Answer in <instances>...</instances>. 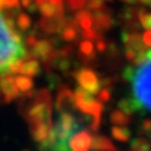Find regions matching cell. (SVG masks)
Listing matches in <instances>:
<instances>
[{
	"label": "cell",
	"mask_w": 151,
	"mask_h": 151,
	"mask_svg": "<svg viewBox=\"0 0 151 151\" xmlns=\"http://www.w3.org/2000/svg\"><path fill=\"white\" fill-rule=\"evenodd\" d=\"M24 55L25 48L14 23L0 13V77L10 73V68Z\"/></svg>",
	"instance_id": "obj_1"
},
{
	"label": "cell",
	"mask_w": 151,
	"mask_h": 151,
	"mask_svg": "<svg viewBox=\"0 0 151 151\" xmlns=\"http://www.w3.org/2000/svg\"><path fill=\"white\" fill-rule=\"evenodd\" d=\"M73 77L76 81L78 82L79 88H82L83 91H86L87 93L91 94V96L98 93V91L101 89L102 83L100 79H98L97 74L94 73L92 69L81 68V69L73 72Z\"/></svg>",
	"instance_id": "obj_2"
},
{
	"label": "cell",
	"mask_w": 151,
	"mask_h": 151,
	"mask_svg": "<svg viewBox=\"0 0 151 151\" xmlns=\"http://www.w3.org/2000/svg\"><path fill=\"white\" fill-rule=\"evenodd\" d=\"M142 10L144 8H140V6H127L124 9L121 18L124 20L125 27L127 28L126 32H136L140 28L139 17Z\"/></svg>",
	"instance_id": "obj_3"
},
{
	"label": "cell",
	"mask_w": 151,
	"mask_h": 151,
	"mask_svg": "<svg viewBox=\"0 0 151 151\" xmlns=\"http://www.w3.org/2000/svg\"><path fill=\"white\" fill-rule=\"evenodd\" d=\"M67 18L64 15H54L52 18H42L40 19V29L47 34H55L60 33L65 28Z\"/></svg>",
	"instance_id": "obj_4"
},
{
	"label": "cell",
	"mask_w": 151,
	"mask_h": 151,
	"mask_svg": "<svg viewBox=\"0 0 151 151\" xmlns=\"http://www.w3.org/2000/svg\"><path fill=\"white\" fill-rule=\"evenodd\" d=\"M93 24L94 29L98 33L100 32H106L113 25V19L107 12H100L96 13V15L93 17Z\"/></svg>",
	"instance_id": "obj_5"
},
{
	"label": "cell",
	"mask_w": 151,
	"mask_h": 151,
	"mask_svg": "<svg viewBox=\"0 0 151 151\" xmlns=\"http://www.w3.org/2000/svg\"><path fill=\"white\" fill-rule=\"evenodd\" d=\"M54 49L52 42H49L48 39H42V40H38L37 44L33 47V50H32V55L34 58H40L43 59L45 55H48L52 50Z\"/></svg>",
	"instance_id": "obj_6"
},
{
	"label": "cell",
	"mask_w": 151,
	"mask_h": 151,
	"mask_svg": "<svg viewBox=\"0 0 151 151\" xmlns=\"http://www.w3.org/2000/svg\"><path fill=\"white\" fill-rule=\"evenodd\" d=\"M76 20L78 22L79 27H82L84 30L92 29L93 27V15L89 10H79L76 14Z\"/></svg>",
	"instance_id": "obj_7"
},
{
	"label": "cell",
	"mask_w": 151,
	"mask_h": 151,
	"mask_svg": "<svg viewBox=\"0 0 151 151\" xmlns=\"http://www.w3.org/2000/svg\"><path fill=\"white\" fill-rule=\"evenodd\" d=\"M39 70H40V65L34 58L27 60L25 63H23L22 73L25 74V77H33V76L39 74Z\"/></svg>",
	"instance_id": "obj_8"
},
{
	"label": "cell",
	"mask_w": 151,
	"mask_h": 151,
	"mask_svg": "<svg viewBox=\"0 0 151 151\" xmlns=\"http://www.w3.org/2000/svg\"><path fill=\"white\" fill-rule=\"evenodd\" d=\"M14 82H15V86L18 87V89H20L22 92H29V89H32L33 87V81L29 77H25V76L17 77Z\"/></svg>",
	"instance_id": "obj_9"
},
{
	"label": "cell",
	"mask_w": 151,
	"mask_h": 151,
	"mask_svg": "<svg viewBox=\"0 0 151 151\" xmlns=\"http://www.w3.org/2000/svg\"><path fill=\"white\" fill-rule=\"evenodd\" d=\"M39 10L42 13V15H43V18H52L55 15L57 6L53 5V4H50L49 1H45L39 5Z\"/></svg>",
	"instance_id": "obj_10"
},
{
	"label": "cell",
	"mask_w": 151,
	"mask_h": 151,
	"mask_svg": "<svg viewBox=\"0 0 151 151\" xmlns=\"http://www.w3.org/2000/svg\"><path fill=\"white\" fill-rule=\"evenodd\" d=\"M87 4L89 12H94V13L106 12V5L102 0H88Z\"/></svg>",
	"instance_id": "obj_11"
},
{
	"label": "cell",
	"mask_w": 151,
	"mask_h": 151,
	"mask_svg": "<svg viewBox=\"0 0 151 151\" xmlns=\"http://www.w3.org/2000/svg\"><path fill=\"white\" fill-rule=\"evenodd\" d=\"M60 34V39L64 40V42H72V40H76L77 38V30L72 29L69 27H65L64 29L59 33Z\"/></svg>",
	"instance_id": "obj_12"
},
{
	"label": "cell",
	"mask_w": 151,
	"mask_h": 151,
	"mask_svg": "<svg viewBox=\"0 0 151 151\" xmlns=\"http://www.w3.org/2000/svg\"><path fill=\"white\" fill-rule=\"evenodd\" d=\"M139 20H140V24L142 25L146 30H151V13H147L144 9L139 17Z\"/></svg>",
	"instance_id": "obj_13"
},
{
	"label": "cell",
	"mask_w": 151,
	"mask_h": 151,
	"mask_svg": "<svg viewBox=\"0 0 151 151\" xmlns=\"http://www.w3.org/2000/svg\"><path fill=\"white\" fill-rule=\"evenodd\" d=\"M82 37H83V39L84 40H87V42H92V40H100L101 38H103L100 33H98L96 29H88V30H84L83 32V34H82Z\"/></svg>",
	"instance_id": "obj_14"
},
{
	"label": "cell",
	"mask_w": 151,
	"mask_h": 151,
	"mask_svg": "<svg viewBox=\"0 0 151 151\" xmlns=\"http://www.w3.org/2000/svg\"><path fill=\"white\" fill-rule=\"evenodd\" d=\"M87 1L88 0H67V4L72 12H79L86 6Z\"/></svg>",
	"instance_id": "obj_15"
},
{
	"label": "cell",
	"mask_w": 151,
	"mask_h": 151,
	"mask_svg": "<svg viewBox=\"0 0 151 151\" xmlns=\"http://www.w3.org/2000/svg\"><path fill=\"white\" fill-rule=\"evenodd\" d=\"M18 25L22 30H28L32 25V20L27 15V14H20L18 17Z\"/></svg>",
	"instance_id": "obj_16"
},
{
	"label": "cell",
	"mask_w": 151,
	"mask_h": 151,
	"mask_svg": "<svg viewBox=\"0 0 151 151\" xmlns=\"http://www.w3.org/2000/svg\"><path fill=\"white\" fill-rule=\"evenodd\" d=\"M98 102L100 103H106V102H108L111 100V97H112V93H111V91L108 88H101L100 91H98Z\"/></svg>",
	"instance_id": "obj_17"
},
{
	"label": "cell",
	"mask_w": 151,
	"mask_h": 151,
	"mask_svg": "<svg viewBox=\"0 0 151 151\" xmlns=\"http://www.w3.org/2000/svg\"><path fill=\"white\" fill-rule=\"evenodd\" d=\"M73 52H74V48H73L72 45H63L62 48L58 50V55L60 57V58L68 59L69 57L73 54Z\"/></svg>",
	"instance_id": "obj_18"
},
{
	"label": "cell",
	"mask_w": 151,
	"mask_h": 151,
	"mask_svg": "<svg viewBox=\"0 0 151 151\" xmlns=\"http://www.w3.org/2000/svg\"><path fill=\"white\" fill-rule=\"evenodd\" d=\"M142 43L146 48L151 49V30H145L142 35Z\"/></svg>",
	"instance_id": "obj_19"
},
{
	"label": "cell",
	"mask_w": 151,
	"mask_h": 151,
	"mask_svg": "<svg viewBox=\"0 0 151 151\" xmlns=\"http://www.w3.org/2000/svg\"><path fill=\"white\" fill-rule=\"evenodd\" d=\"M18 5H19V0H1V3H0V8H4V6L13 8Z\"/></svg>",
	"instance_id": "obj_20"
},
{
	"label": "cell",
	"mask_w": 151,
	"mask_h": 151,
	"mask_svg": "<svg viewBox=\"0 0 151 151\" xmlns=\"http://www.w3.org/2000/svg\"><path fill=\"white\" fill-rule=\"evenodd\" d=\"M96 48H97L98 52H101V53H103V52H106V50H107V43H106L105 38H101L100 40H97Z\"/></svg>",
	"instance_id": "obj_21"
},
{
	"label": "cell",
	"mask_w": 151,
	"mask_h": 151,
	"mask_svg": "<svg viewBox=\"0 0 151 151\" xmlns=\"http://www.w3.org/2000/svg\"><path fill=\"white\" fill-rule=\"evenodd\" d=\"M37 39H35V37H33V35H30V37H28L27 38V43H28V45H30V47H34L35 44H37Z\"/></svg>",
	"instance_id": "obj_22"
},
{
	"label": "cell",
	"mask_w": 151,
	"mask_h": 151,
	"mask_svg": "<svg viewBox=\"0 0 151 151\" xmlns=\"http://www.w3.org/2000/svg\"><path fill=\"white\" fill-rule=\"evenodd\" d=\"M23 1V5H24L25 8H28V9H34V6H33V0H22Z\"/></svg>",
	"instance_id": "obj_23"
},
{
	"label": "cell",
	"mask_w": 151,
	"mask_h": 151,
	"mask_svg": "<svg viewBox=\"0 0 151 151\" xmlns=\"http://www.w3.org/2000/svg\"><path fill=\"white\" fill-rule=\"evenodd\" d=\"M63 1L64 0H49L50 4H53V5H63Z\"/></svg>",
	"instance_id": "obj_24"
},
{
	"label": "cell",
	"mask_w": 151,
	"mask_h": 151,
	"mask_svg": "<svg viewBox=\"0 0 151 151\" xmlns=\"http://www.w3.org/2000/svg\"><path fill=\"white\" fill-rule=\"evenodd\" d=\"M139 1L141 4H144V5H146V6H150L151 8V0H139Z\"/></svg>",
	"instance_id": "obj_25"
},
{
	"label": "cell",
	"mask_w": 151,
	"mask_h": 151,
	"mask_svg": "<svg viewBox=\"0 0 151 151\" xmlns=\"http://www.w3.org/2000/svg\"><path fill=\"white\" fill-rule=\"evenodd\" d=\"M122 1L126 3V4H129V5H135L137 0H122Z\"/></svg>",
	"instance_id": "obj_26"
},
{
	"label": "cell",
	"mask_w": 151,
	"mask_h": 151,
	"mask_svg": "<svg viewBox=\"0 0 151 151\" xmlns=\"http://www.w3.org/2000/svg\"><path fill=\"white\" fill-rule=\"evenodd\" d=\"M131 151H151L150 149H132Z\"/></svg>",
	"instance_id": "obj_27"
},
{
	"label": "cell",
	"mask_w": 151,
	"mask_h": 151,
	"mask_svg": "<svg viewBox=\"0 0 151 151\" xmlns=\"http://www.w3.org/2000/svg\"><path fill=\"white\" fill-rule=\"evenodd\" d=\"M35 1H37V4H38V5H40V4H42V3H45V1H49V0H35Z\"/></svg>",
	"instance_id": "obj_28"
},
{
	"label": "cell",
	"mask_w": 151,
	"mask_h": 151,
	"mask_svg": "<svg viewBox=\"0 0 151 151\" xmlns=\"http://www.w3.org/2000/svg\"><path fill=\"white\" fill-rule=\"evenodd\" d=\"M0 3H1V0H0Z\"/></svg>",
	"instance_id": "obj_29"
},
{
	"label": "cell",
	"mask_w": 151,
	"mask_h": 151,
	"mask_svg": "<svg viewBox=\"0 0 151 151\" xmlns=\"http://www.w3.org/2000/svg\"><path fill=\"white\" fill-rule=\"evenodd\" d=\"M102 1H103V0H102Z\"/></svg>",
	"instance_id": "obj_30"
}]
</instances>
